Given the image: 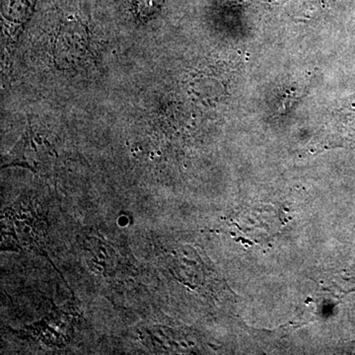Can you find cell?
I'll use <instances>...</instances> for the list:
<instances>
[{"label": "cell", "instance_id": "6da1fadb", "mask_svg": "<svg viewBox=\"0 0 355 355\" xmlns=\"http://www.w3.org/2000/svg\"><path fill=\"white\" fill-rule=\"evenodd\" d=\"M36 0H2V15L11 24L22 25L34 10Z\"/></svg>", "mask_w": 355, "mask_h": 355}]
</instances>
